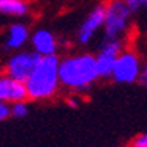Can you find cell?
I'll use <instances>...</instances> for the list:
<instances>
[{
	"label": "cell",
	"mask_w": 147,
	"mask_h": 147,
	"mask_svg": "<svg viewBox=\"0 0 147 147\" xmlns=\"http://www.w3.org/2000/svg\"><path fill=\"white\" fill-rule=\"evenodd\" d=\"M59 78L62 89L84 95L99 80L95 56L90 53L65 56L59 62Z\"/></svg>",
	"instance_id": "obj_1"
},
{
	"label": "cell",
	"mask_w": 147,
	"mask_h": 147,
	"mask_svg": "<svg viewBox=\"0 0 147 147\" xmlns=\"http://www.w3.org/2000/svg\"><path fill=\"white\" fill-rule=\"evenodd\" d=\"M59 62L60 59L57 54L42 56L39 59L35 69L24 81L30 101H50L59 95L62 89L59 78Z\"/></svg>",
	"instance_id": "obj_2"
},
{
	"label": "cell",
	"mask_w": 147,
	"mask_h": 147,
	"mask_svg": "<svg viewBox=\"0 0 147 147\" xmlns=\"http://www.w3.org/2000/svg\"><path fill=\"white\" fill-rule=\"evenodd\" d=\"M104 39H123L131 24L132 12L125 0H108L104 3Z\"/></svg>",
	"instance_id": "obj_3"
},
{
	"label": "cell",
	"mask_w": 147,
	"mask_h": 147,
	"mask_svg": "<svg viewBox=\"0 0 147 147\" xmlns=\"http://www.w3.org/2000/svg\"><path fill=\"white\" fill-rule=\"evenodd\" d=\"M143 62L140 54L132 48H125L117 56L114 69H113V81L117 84H132L138 81L140 72H141Z\"/></svg>",
	"instance_id": "obj_4"
},
{
	"label": "cell",
	"mask_w": 147,
	"mask_h": 147,
	"mask_svg": "<svg viewBox=\"0 0 147 147\" xmlns=\"http://www.w3.org/2000/svg\"><path fill=\"white\" fill-rule=\"evenodd\" d=\"M39 59H41V56L33 50L32 51H17L5 63V69H3L5 75L24 83L32 74V71L35 69Z\"/></svg>",
	"instance_id": "obj_5"
},
{
	"label": "cell",
	"mask_w": 147,
	"mask_h": 147,
	"mask_svg": "<svg viewBox=\"0 0 147 147\" xmlns=\"http://www.w3.org/2000/svg\"><path fill=\"white\" fill-rule=\"evenodd\" d=\"M125 48L123 39H104L99 45V51L96 53V68L99 72V78L110 80L114 69V63L117 56Z\"/></svg>",
	"instance_id": "obj_6"
},
{
	"label": "cell",
	"mask_w": 147,
	"mask_h": 147,
	"mask_svg": "<svg viewBox=\"0 0 147 147\" xmlns=\"http://www.w3.org/2000/svg\"><path fill=\"white\" fill-rule=\"evenodd\" d=\"M104 14L105 8L102 5H96L93 8L87 17L83 20V23L80 24L78 32H77V42L80 45H87L93 41V38L96 36V33L99 30H102L104 27Z\"/></svg>",
	"instance_id": "obj_7"
},
{
	"label": "cell",
	"mask_w": 147,
	"mask_h": 147,
	"mask_svg": "<svg viewBox=\"0 0 147 147\" xmlns=\"http://www.w3.org/2000/svg\"><path fill=\"white\" fill-rule=\"evenodd\" d=\"M29 42L32 50L38 53L39 56H54L59 51V39L56 35L48 29H38L30 35Z\"/></svg>",
	"instance_id": "obj_8"
},
{
	"label": "cell",
	"mask_w": 147,
	"mask_h": 147,
	"mask_svg": "<svg viewBox=\"0 0 147 147\" xmlns=\"http://www.w3.org/2000/svg\"><path fill=\"white\" fill-rule=\"evenodd\" d=\"M27 90L23 81L14 80L8 75H0V102L14 104L18 101H27Z\"/></svg>",
	"instance_id": "obj_9"
},
{
	"label": "cell",
	"mask_w": 147,
	"mask_h": 147,
	"mask_svg": "<svg viewBox=\"0 0 147 147\" xmlns=\"http://www.w3.org/2000/svg\"><path fill=\"white\" fill-rule=\"evenodd\" d=\"M30 39V30L23 23H14L9 26L8 36L5 41V48L9 51H18L29 42Z\"/></svg>",
	"instance_id": "obj_10"
},
{
	"label": "cell",
	"mask_w": 147,
	"mask_h": 147,
	"mask_svg": "<svg viewBox=\"0 0 147 147\" xmlns=\"http://www.w3.org/2000/svg\"><path fill=\"white\" fill-rule=\"evenodd\" d=\"M30 12V5L26 0H8L5 3H0V14L21 18Z\"/></svg>",
	"instance_id": "obj_11"
},
{
	"label": "cell",
	"mask_w": 147,
	"mask_h": 147,
	"mask_svg": "<svg viewBox=\"0 0 147 147\" xmlns=\"http://www.w3.org/2000/svg\"><path fill=\"white\" fill-rule=\"evenodd\" d=\"M29 114V104L27 101H18L11 104V117L15 119H24Z\"/></svg>",
	"instance_id": "obj_12"
},
{
	"label": "cell",
	"mask_w": 147,
	"mask_h": 147,
	"mask_svg": "<svg viewBox=\"0 0 147 147\" xmlns=\"http://www.w3.org/2000/svg\"><path fill=\"white\" fill-rule=\"evenodd\" d=\"M126 6L129 8V11L132 12H138L143 8H147V0H125Z\"/></svg>",
	"instance_id": "obj_13"
},
{
	"label": "cell",
	"mask_w": 147,
	"mask_h": 147,
	"mask_svg": "<svg viewBox=\"0 0 147 147\" xmlns=\"http://www.w3.org/2000/svg\"><path fill=\"white\" fill-rule=\"evenodd\" d=\"M83 102V95L80 93H71V95L66 98V104H68L71 108H78Z\"/></svg>",
	"instance_id": "obj_14"
},
{
	"label": "cell",
	"mask_w": 147,
	"mask_h": 147,
	"mask_svg": "<svg viewBox=\"0 0 147 147\" xmlns=\"http://www.w3.org/2000/svg\"><path fill=\"white\" fill-rule=\"evenodd\" d=\"M131 147H147V134L143 132V134H138L132 138V141L129 144Z\"/></svg>",
	"instance_id": "obj_15"
},
{
	"label": "cell",
	"mask_w": 147,
	"mask_h": 147,
	"mask_svg": "<svg viewBox=\"0 0 147 147\" xmlns=\"http://www.w3.org/2000/svg\"><path fill=\"white\" fill-rule=\"evenodd\" d=\"M11 117V105L9 104H5V102H0V123L8 120Z\"/></svg>",
	"instance_id": "obj_16"
},
{
	"label": "cell",
	"mask_w": 147,
	"mask_h": 147,
	"mask_svg": "<svg viewBox=\"0 0 147 147\" xmlns=\"http://www.w3.org/2000/svg\"><path fill=\"white\" fill-rule=\"evenodd\" d=\"M138 84H141L143 87H147V62L143 63L141 66V72H140V77H138Z\"/></svg>",
	"instance_id": "obj_17"
},
{
	"label": "cell",
	"mask_w": 147,
	"mask_h": 147,
	"mask_svg": "<svg viewBox=\"0 0 147 147\" xmlns=\"http://www.w3.org/2000/svg\"><path fill=\"white\" fill-rule=\"evenodd\" d=\"M5 2H8V0H0V3H5Z\"/></svg>",
	"instance_id": "obj_18"
},
{
	"label": "cell",
	"mask_w": 147,
	"mask_h": 147,
	"mask_svg": "<svg viewBox=\"0 0 147 147\" xmlns=\"http://www.w3.org/2000/svg\"><path fill=\"white\" fill-rule=\"evenodd\" d=\"M122 147H131V146H122Z\"/></svg>",
	"instance_id": "obj_19"
}]
</instances>
